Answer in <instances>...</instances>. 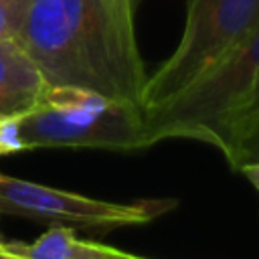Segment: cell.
<instances>
[{
  "label": "cell",
  "instance_id": "obj_13",
  "mask_svg": "<svg viewBox=\"0 0 259 259\" xmlns=\"http://www.w3.org/2000/svg\"><path fill=\"white\" fill-rule=\"evenodd\" d=\"M0 259H28V257H22V255H16V253H10V251L0 249Z\"/></svg>",
  "mask_w": 259,
  "mask_h": 259
},
{
  "label": "cell",
  "instance_id": "obj_7",
  "mask_svg": "<svg viewBox=\"0 0 259 259\" xmlns=\"http://www.w3.org/2000/svg\"><path fill=\"white\" fill-rule=\"evenodd\" d=\"M2 249L28 259H103L107 245L83 241L75 235V229L53 225L32 243L10 241Z\"/></svg>",
  "mask_w": 259,
  "mask_h": 259
},
{
  "label": "cell",
  "instance_id": "obj_9",
  "mask_svg": "<svg viewBox=\"0 0 259 259\" xmlns=\"http://www.w3.org/2000/svg\"><path fill=\"white\" fill-rule=\"evenodd\" d=\"M30 0H0V40H16Z\"/></svg>",
  "mask_w": 259,
  "mask_h": 259
},
{
  "label": "cell",
  "instance_id": "obj_11",
  "mask_svg": "<svg viewBox=\"0 0 259 259\" xmlns=\"http://www.w3.org/2000/svg\"><path fill=\"white\" fill-rule=\"evenodd\" d=\"M239 172H243V176L257 188V192H259V164H255V166H245V168H241Z\"/></svg>",
  "mask_w": 259,
  "mask_h": 259
},
{
  "label": "cell",
  "instance_id": "obj_3",
  "mask_svg": "<svg viewBox=\"0 0 259 259\" xmlns=\"http://www.w3.org/2000/svg\"><path fill=\"white\" fill-rule=\"evenodd\" d=\"M257 83L259 24L184 91L144 111L146 146L168 138H188L217 148L223 125Z\"/></svg>",
  "mask_w": 259,
  "mask_h": 259
},
{
  "label": "cell",
  "instance_id": "obj_1",
  "mask_svg": "<svg viewBox=\"0 0 259 259\" xmlns=\"http://www.w3.org/2000/svg\"><path fill=\"white\" fill-rule=\"evenodd\" d=\"M136 0H30L16 42L49 87H79L142 107L146 69Z\"/></svg>",
  "mask_w": 259,
  "mask_h": 259
},
{
  "label": "cell",
  "instance_id": "obj_8",
  "mask_svg": "<svg viewBox=\"0 0 259 259\" xmlns=\"http://www.w3.org/2000/svg\"><path fill=\"white\" fill-rule=\"evenodd\" d=\"M219 150L235 170L259 164V113L227 130L219 142Z\"/></svg>",
  "mask_w": 259,
  "mask_h": 259
},
{
  "label": "cell",
  "instance_id": "obj_4",
  "mask_svg": "<svg viewBox=\"0 0 259 259\" xmlns=\"http://www.w3.org/2000/svg\"><path fill=\"white\" fill-rule=\"evenodd\" d=\"M259 24V0H186L184 32L174 53L146 79L142 109H154L214 67Z\"/></svg>",
  "mask_w": 259,
  "mask_h": 259
},
{
  "label": "cell",
  "instance_id": "obj_6",
  "mask_svg": "<svg viewBox=\"0 0 259 259\" xmlns=\"http://www.w3.org/2000/svg\"><path fill=\"white\" fill-rule=\"evenodd\" d=\"M47 83L16 40H0V119L32 109Z\"/></svg>",
  "mask_w": 259,
  "mask_h": 259
},
{
  "label": "cell",
  "instance_id": "obj_14",
  "mask_svg": "<svg viewBox=\"0 0 259 259\" xmlns=\"http://www.w3.org/2000/svg\"><path fill=\"white\" fill-rule=\"evenodd\" d=\"M2 245H4V241H2V239H0V249H2Z\"/></svg>",
  "mask_w": 259,
  "mask_h": 259
},
{
  "label": "cell",
  "instance_id": "obj_5",
  "mask_svg": "<svg viewBox=\"0 0 259 259\" xmlns=\"http://www.w3.org/2000/svg\"><path fill=\"white\" fill-rule=\"evenodd\" d=\"M176 204L172 198L109 202L0 174V212L59 227L111 231L146 225Z\"/></svg>",
  "mask_w": 259,
  "mask_h": 259
},
{
  "label": "cell",
  "instance_id": "obj_12",
  "mask_svg": "<svg viewBox=\"0 0 259 259\" xmlns=\"http://www.w3.org/2000/svg\"><path fill=\"white\" fill-rule=\"evenodd\" d=\"M103 259H144V257L130 255V253H125V251H119V249H113V247H109V245H107Z\"/></svg>",
  "mask_w": 259,
  "mask_h": 259
},
{
  "label": "cell",
  "instance_id": "obj_2",
  "mask_svg": "<svg viewBox=\"0 0 259 259\" xmlns=\"http://www.w3.org/2000/svg\"><path fill=\"white\" fill-rule=\"evenodd\" d=\"M38 148H148L144 109L79 87H47L32 109L0 119V156Z\"/></svg>",
  "mask_w": 259,
  "mask_h": 259
},
{
  "label": "cell",
  "instance_id": "obj_10",
  "mask_svg": "<svg viewBox=\"0 0 259 259\" xmlns=\"http://www.w3.org/2000/svg\"><path fill=\"white\" fill-rule=\"evenodd\" d=\"M259 113V83L253 87V91L247 95V99L233 111V115L227 119V123L223 125V132H221V138L225 136V132L227 130H231V127H235V125H239V123H243V121H247V119H251L253 115H257ZM221 138H219V142H221ZM217 148H219V144H217Z\"/></svg>",
  "mask_w": 259,
  "mask_h": 259
}]
</instances>
